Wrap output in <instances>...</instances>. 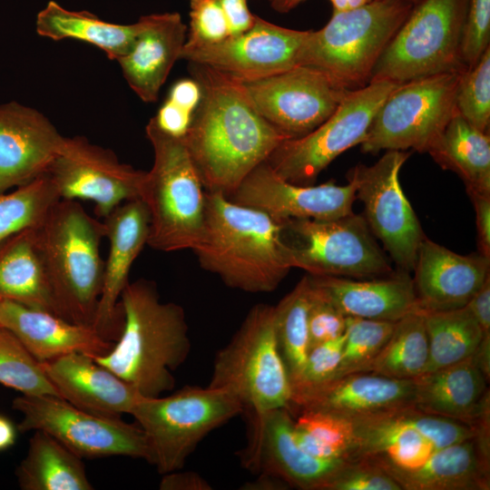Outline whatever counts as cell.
<instances>
[{"mask_svg":"<svg viewBox=\"0 0 490 490\" xmlns=\"http://www.w3.org/2000/svg\"><path fill=\"white\" fill-rule=\"evenodd\" d=\"M190 73L201 98L182 139L205 191L229 198L289 138L257 112L239 80L197 64Z\"/></svg>","mask_w":490,"mask_h":490,"instance_id":"obj_1","label":"cell"},{"mask_svg":"<svg viewBox=\"0 0 490 490\" xmlns=\"http://www.w3.org/2000/svg\"><path fill=\"white\" fill-rule=\"evenodd\" d=\"M120 302L124 314L122 333L113 348L93 359L133 387L143 397H160L173 389L172 372L191 351L183 309L162 302L156 285L146 279L129 282Z\"/></svg>","mask_w":490,"mask_h":490,"instance_id":"obj_2","label":"cell"},{"mask_svg":"<svg viewBox=\"0 0 490 490\" xmlns=\"http://www.w3.org/2000/svg\"><path fill=\"white\" fill-rule=\"evenodd\" d=\"M192 251L202 269L250 293L275 290L291 270L282 223L218 192L206 191L203 230Z\"/></svg>","mask_w":490,"mask_h":490,"instance_id":"obj_3","label":"cell"},{"mask_svg":"<svg viewBox=\"0 0 490 490\" xmlns=\"http://www.w3.org/2000/svg\"><path fill=\"white\" fill-rule=\"evenodd\" d=\"M34 230L58 316L93 327L103 288V221L77 201L60 199Z\"/></svg>","mask_w":490,"mask_h":490,"instance_id":"obj_4","label":"cell"},{"mask_svg":"<svg viewBox=\"0 0 490 490\" xmlns=\"http://www.w3.org/2000/svg\"><path fill=\"white\" fill-rule=\"evenodd\" d=\"M145 132L153 150L139 196L149 214L147 245L164 252L192 250L203 230L206 191L182 137L163 132L154 117Z\"/></svg>","mask_w":490,"mask_h":490,"instance_id":"obj_5","label":"cell"},{"mask_svg":"<svg viewBox=\"0 0 490 490\" xmlns=\"http://www.w3.org/2000/svg\"><path fill=\"white\" fill-rule=\"evenodd\" d=\"M405 0H374L333 13L318 31H309L300 65L315 67L348 90L368 84L372 71L414 7Z\"/></svg>","mask_w":490,"mask_h":490,"instance_id":"obj_6","label":"cell"},{"mask_svg":"<svg viewBox=\"0 0 490 490\" xmlns=\"http://www.w3.org/2000/svg\"><path fill=\"white\" fill-rule=\"evenodd\" d=\"M208 387L229 392L244 411L288 408L292 388L278 348L274 306L260 303L250 309L231 340L217 352Z\"/></svg>","mask_w":490,"mask_h":490,"instance_id":"obj_7","label":"cell"},{"mask_svg":"<svg viewBox=\"0 0 490 490\" xmlns=\"http://www.w3.org/2000/svg\"><path fill=\"white\" fill-rule=\"evenodd\" d=\"M243 411L223 389L186 386L166 397L141 396L130 415L147 437L151 465L164 475L181 470L209 433Z\"/></svg>","mask_w":490,"mask_h":490,"instance_id":"obj_8","label":"cell"},{"mask_svg":"<svg viewBox=\"0 0 490 490\" xmlns=\"http://www.w3.org/2000/svg\"><path fill=\"white\" fill-rule=\"evenodd\" d=\"M467 5L468 0H422L415 5L379 56L370 81L402 83L465 72L461 42Z\"/></svg>","mask_w":490,"mask_h":490,"instance_id":"obj_9","label":"cell"},{"mask_svg":"<svg viewBox=\"0 0 490 490\" xmlns=\"http://www.w3.org/2000/svg\"><path fill=\"white\" fill-rule=\"evenodd\" d=\"M289 263L313 276L374 279L393 274L365 218L353 212L333 220L282 222Z\"/></svg>","mask_w":490,"mask_h":490,"instance_id":"obj_10","label":"cell"},{"mask_svg":"<svg viewBox=\"0 0 490 490\" xmlns=\"http://www.w3.org/2000/svg\"><path fill=\"white\" fill-rule=\"evenodd\" d=\"M461 74H436L397 84L376 113L361 151L427 152L456 113Z\"/></svg>","mask_w":490,"mask_h":490,"instance_id":"obj_11","label":"cell"},{"mask_svg":"<svg viewBox=\"0 0 490 490\" xmlns=\"http://www.w3.org/2000/svg\"><path fill=\"white\" fill-rule=\"evenodd\" d=\"M397 84L375 80L349 90L325 122L304 136L283 141L266 162L282 179L311 185L338 155L362 143L376 113Z\"/></svg>","mask_w":490,"mask_h":490,"instance_id":"obj_12","label":"cell"},{"mask_svg":"<svg viewBox=\"0 0 490 490\" xmlns=\"http://www.w3.org/2000/svg\"><path fill=\"white\" fill-rule=\"evenodd\" d=\"M12 407L23 416L20 432L43 430L82 458L121 456L151 464L148 440L138 424L93 415L51 395H22Z\"/></svg>","mask_w":490,"mask_h":490,"instance_id":"obj_13","label":"cell"},{"mask_svg":"<svg viewBox=\"0 0 490 490\" xmlns=\"http://www.w3.org/2000/svg\"><path fill=\"white\" fill-rule=\"evenodd\" d=\"M410 155L407 151H386L374 164H358L348 173L365 209V220L383 244L398 270L413 271L417 250L426 235L406 197L399 172Z\"/></svg>","mask_w":490,"mask_h":490,"instance_id":"obj_14","label":"cell"},{"mask_svg":"<svg viewBox=\"0 0 490 490\" xmlns=\"http://www.w3.org/2000/svg\"><path fill=\"white\" fill-rule=\"evenodd\" d=\"M240 82L257 112L289 139L304 136L319 126L349 91L309 65Z\"/></svg>","mask_w":490,"mask_h":490,"instance_id":"obj_15","label":"cell"},{"mask_svg":"<svg viewBox=\"0 0 490 490\" xmlns=\"http://www.w3.org/2000/svg\"><path fill=\"white\" fill-rule=\"evenodd\" d=\"M46 173L61 199L88 200L97 217L139 199L145 172L121 162L114 152L83 136L64 137Z\"/></svg>","mask_w":490,"mask_h":490,"instance_id":"obj_16","label":"cell"},{"mask_svg":"<svg viewBox=\"0 0 490 490\" xmlns=\"http://www.w3.org/2000/svg\"><path fill=\"white\" fill-rule=\"evenodd\" d=\"M247 446L238 452L241 466L256 474H270L289 487L324 490L351 459L325 460L305 453L294 436V417L286 407L256 413L244 411Z\"/></svg>","mask_w":490,"mask_h":490,"instance_id":"obj_17","label":"cell"},{"mask_svg":"<svg viewBox=\"0 0 490 490\" xmlns=\"http://www.w3.org/2000/svg\"><path fill=\"white\" fill-rule=\"evenodd\" d=\"M308 34L256 15L253 25L242 34L212 44H184L180 59L211 67L239 81H252L300 65Z\"/></svg>","mask_w":490,"mask_h":490,"instance_id":"obj_18","label":"cell"},{"mask_svg":"<svg viewBox=\"0 0 490 490\" xmlns=\"http://www.w3.org/2000/svg\"><path fill=\"white\" fill-rule=\"evenodd\" d=\"M228 199L282 223L291 219L333 220L350 214L356 190L351 181L338 185L329 181L317 186L291 183L264 162L244 178Z\"/></svg>","mask_w":490,"mask_h":490,"instance_id":"obj_19","label":"cell"},{"mask_svg":"<svg viewBox=\"0 0 490 490\" xmlns=\"http://www.w3.org/2000/svg\"><path fill=\"white\" fill-rule=\"evenodd\" d=\"M414 379L355 372L293 391L287 409L292 416L318 410L353 421L414 406Z\"/></svg>","mask_w":490,"mask_h":490,"instance_id":"obj_20","label":"cell"},{"mask_svg":"<svg viewBox=\"0 0 490 490\" xmlns=\"http://www.w3.org/2000/svg\"><path fill=\"white\" fill-rule=\"evenodd\" d=\"M109 252L104 261L103 288L93 328L104 339L115 342L124 322L120 302L132 263L147 245L149 214L140 199L127 201L103 220Z\"/></svg>","mask_w":490,"mask_h":490,"instance_id":"obj_21","label":"cell"},{"mask_svg":"<svg viewBox=\"0 0 490 490\" xmlns=\"http://www.w3.org/2000/svg\"><path fill=\"white\" fill-rule=\"evenodd\" d=\"M64 137L39 111L17 102L0 104V193L45 173Z\"/></svg>","mask_w":490,"mask_h":490,"instance_id":"obj_22","label":"cell"},{"mask_svg":"<svg viewBox=\"0 0 490 490\" xmlns=\"http://www.w3.org/2000/svg\"><path fill=\"white\" fill-rule=\"evenodd\" d=\"M413 283L424 311L464 308L490 276V259L457 254L425 237L417 250Z\"/></svg>","mask_w":490,"mask_h":490,"instance_id":"obj_23","label":"cell"},{"mask_svg":"<svg viewBox=\"0 0 490 490\" xmlns=\"http://www.w3.org/2000/svg\"><path fill=\"white\" fill-rule=\"evenodd\" d=\"M40 364L63 399L93 415L107 417L130 415L142 396L85 354L70 353Z\"/></svg>","mask_w":490,"mask_h":490,"instance_id":"obj_24","label":"cell"},{"mask_svg":"<svg viewBox=\"0 0 490 490\" xmlns=\"http://www.w3.org/2000/svg\"><path fill=\"white\" fill-rule=\"evenodd\" d=\"M137 23L132 46L117 62L132 90L142 101L153 103L180 59L187 26L177 12L144 15Z\"/></svg>","mask_w":490,"mask_h":490,"instance_id":"obj_25","label":"cell"},{"mask_svg":"<svg viewBox=\"0 0 490 490\" xmlns=\"http://www.w3.org/2000/svg\"><path fill=\"white\" fill-rule=\"evenodd\" d=\"M0 328L11 331L39 362L70 353L100 357L114 344L101 337L93 327L74 324L11 300H0Z\"/></svg>","mask_w":490,"mask_h":490,"instance_id":"obj_26","label":"cell"},{"mask_svg":"<svg viewBox=\"0 0 490 490\" xmlns=\"http://www.w3.org/2000/svg\"><path fill=\"white\" fill-rule=\"evenodd\" d=\"M309 276L346 317L397 322L408 314L424 311L413 279L406 271L367 280Z\"/></svg>","mask_w":490,"mask_h":490,"instance_id":"obj_27","label":"cell"},{"mask_svg":"<svg viewBox=\"0 0 490 490\" xmlns=\"http://www.w3.org/2000/svg\"><path fill=\"white\" fill-rule=\"evenodd\" d=\"M414 407L474 426L490 411L488 380L473 356L414 378Z\"/></svg>","mask_w":490,"mask_h":490,"instance_id":"obj_28","label":"cell"},{"mask_svg":"<svg viewBox=\"0 0 490 490\" xmlns=\"http://www.w3.org/2000/svg\"><path fill=\"white\" fill-rule=\"evenodd\" d=\"M388 474L402 490H488L490 463L474 437L436 449L415 469L398 468L377 455L366 456Z\"/></svg>","mask_w":490,"mask_h":490,"instance_id":"obj_29","label":"cell"},{"mask_svg":"<svg viewBox=\"0 0 490 490\" xmlns=\"http://www.w3.org/2000/svg\"><path fill=\"white\" fill-rule=\"evenodd\" d=\"M0 300L58 316L34 228L21 230L0 243Z\"/></svg>","mask_w":490,"mask_h":490,"instance_id":"obj_30","label":"cell"},{"mask_svg":"<svg viewBox=\"0 0 490 490\" xmlns=\"http://www.w3.org/2000/svg\"><path fill=\"white\" fill-rule=\"evenodd\" d=\"M82 457L43 430H34L15 470L23 490H92Z\"/></svg>","mask_w":490,"mask_h":490,"instance_id":"obj_31","label":"cell"},{"mask_svg":"<svg viewBox=\"0 0 490 490\" xmlns=\"http://www.w3.org/2000/svg\"><path fill=\"white\" fill-rule=\"evenodd\" d=\"M427 153L445 170L456 172L467 192L490 194V136L457 112Z\"/></svg>","mask_w":490,"mask_h":490,"instance_id":"obj_32","label":"cell"},{"mask_svg":"<svg viewBox=\"0 0 490 490\" xmlns=\"http://www.w3.org/2000/svg\"><path fill=\"white\" fill-rule=\"evenodd\" d=\"M39 35L59 41L66 38L83 41L103 50L117 61L132 46L138 23L119 24L102 20L87 11H72L49 1L36 16Z\"/></svg>","mask_w":490,"mask_h":490,"instance_id":"obj_33","label":"cell"},{"mask_svg":"<svg viewBox=\"0 0 490 490\" xmlns=\"http://www.w3.org/2000/svg\"><path fill=\"white\" fill-rule=\"evenodd\" d=\"M429 359L424 311L397 320L388 340L358 372L397 379H414L425 373Z\"/></svg>","mask_w":490,"mask_h":490,"instance_id":"obj_34","label":"cell"},{"mask_svg":"<svg viewBox=\"0 0 490 490\" xmlns=\"http://www.w3.org/2000/svg\"><path fill=\"white\" fill-rule=\"evenodd\" d=\"M424 316L429 348L425 373L456 364L475 354L483 333L466 306L451 310L424 311Z\"/></svg>","mask_w":490,"mask_h":490,"instance_id":"obj_35","label":"cell"},{"mask_svg":"<svg viewBox=\"0 0 490 490\" xmlns=\"http://www.w3.org/2000/svg\"><path fill=\"white\" fill-rule=\"evenodd\" d=\"M309 275H305L293 289L274 306L278 348L290 383L300 374L309 350Z\"/></svg>","mask_w":490,"mask_h":490,"instance_id":"obj_36","label":"cell"},{"mask_svg":"<svg viewBox=\"0 0 490 490\" xmlns=\"http://www.w3.org/2000/svg\"><path fill=\"white\" fill-rule=\"evenodd\" d=\"M60 199L46 172L11 192L0 193V243L37 227Z\"/></svg>","mask_w":490,"mask_h":490,"instance_id":"obj_37","label":"cell"},{"mask_svg":"<svg viewBox=\"0 0 490 490\" xmlns=\"http://www.w3.org/2000/svg\"><path fill=\"white\" fill-rule=\"evenodd\" d=\"M0 383L23 395L61 397L40 362L11 331L4 328H0Z\"/></svg>","mask_w":490,"mask_h":490,"instance_id":"obj_38","label":"cell"},{"mask_svg":"<svg viewBox=\"0 0 490 490\" xmlns=\"http://www.w3.org/2000/svg\"><path fill=\"white\" fill-rule=\"evenodd\" d=\"M396 322L347 317L339 367L333 378L358 372L381 350Z\"/></svg>","mask_w":490,"mask_h":490,"instance_id":"obj_39","label":"cell"},{"mask_svg":"<svg viewBox=\"0 0 490 490\" xmlns=\"http://www.w3.org/2000/svg\"><path fill=\"white\" fill-rule=\"evenodd\" d=\"M456 109L466 122L484 132L490 124V47L460 75Z\"/></svg>","mask_w":490,"mask_h":490,"instance_id":"obj_40","label":"cell"},{"mask_svg":"<svg viewBox=\"0 0 490 490\" xmlns=\"http://www.w3.org/2000/svg\"><path fill=\"white\" fill-rule=\"evenodd\" d=\"M394 419L395 425L385 439L383 450L375 455L398 468L415 469L421 466L436 447L405 416L397 414Z\"/></svg>","mask_w":490,"mask_h":490,"instance_id":"obj_41","label":"cell"},{"mask_svg":"<svg viewBox=\"0 0 490 490\" xmlns=\"http://www.w3.org/2000/svg\"><path fill=\"white\" fill-rule=\"evenodd\" d=\"M190 29L184 44H212L230 36L227 18L218 0H190Z\"/></svg>","mask_w":490,"mask_h":490,"instance_id":"obj_42","label":"cell"},{"mask_svg":"<svg viewBox=\"0 0 490 490\" xmlns=\"http://www.w3.org/2000/svg\"><path fill=\"white\" fill-rule=\"evenodd\" d=\"M295 426L318 440L345 450L350 459L355 435L350 420L330 413L304 410L294 416Z\"/></svg>","mask_w":490,"mask_h":490,"instance_id":"obj_43","label":"cell"},{"mask_svg":"<svg viewBox=\"0 0 490 490\" xmlns=\"http://www.w3.org/2000/svg\"><path fill=\"white\" fill-rule=\"evenodd\" d=\"M309 283L308 323L309 349H311L319 344L342 336L346 330L347 317L318 287L312 283L310 279Z\"/></svg>","mask_w":490,"mask_h":490,"instance_id":"obj_44","label":"cell"},{"mask_svg":"<svg viewBox=\"0 0 490 490\" xmlns=\"http://www.w3.org/2000/svg\"><path fill=\"white\" fill-rule=\"evenodd\" d=\"M324 490H402L380 466L368 457L350 460Z\"/></svg>","mask_w":490,"mask_h":490,"instance_id":"obj_45","label":"cell"},{"mask_svg":"<svg viewBox=\"0 0 490 490\" xmlns=\"http://www.w3.org/2000/svg\"><path fill=\"white\" fill-rule=\"evenodd\" d=\"M345 333L309 349L300 374L291 382L292 392L332 379L341 361Z\"/></svg>","mask_w":490,"mask_h":490,"instance_id":"obj_46","label":"cell"},{"mask_svg":"<svg viewBox=\"0 0 490 490\" xmlns=\"http://www.w3.org/2000/svg\"><path fill=\"white\" fill-rule=\"evenodd\" d=\"M490 0H468L461 53L466 68L473 66L490 47Z\"/></svg>","mask_w":490,"mask_h":490,"instance_id":"obj_47","label":"cell"},{"mask_svg":"<svg viewBox=\"0 0 490 490\" xmlns=\"http://www.w3.org/2000/svg\"><path fill=\"white\" fill-rule=\"evenodd\" d=\"M192 116V113L167 99L159 109L154 119L163 132L181 138L186 134L191 123Z\"/></svg>","mask_w":490,"mask_h":490,"instance_id":"obj_48","label":"cell"},{"mask_svg":"<svg viewBox=\"0 0 490 490\" xmlns=\"http://www.w3.org/2000/svg\"><path fill=\"white\" fill-rule=\"evenodd\" d=\"M467 193L475 211L478 252L490 259V194Z\"/></svg>","mask_w":490,"mask_h":490,"instance_id":"obj_49","label":"cell"},{"mask_svg":"<svg viewBox=\"0 0 490 490\" xmlns=\"http://www.w3.org/2000/svg\"><path fill=\"white\" fill-rule=\"evenodd\" d=\"M227 18L230 36L248 31L254 23L255 15L250 13L248 0H218Z\"/></svg>","mask_w":490,"mask_h":490,"instance_id":"obj_50","label":"cell"},{"mask_svg":"<svg viewBox=\"0 0 490 490\" xmlns=\"http://www.w3.org/2000/svg\"><path fill=\"white\" fill-rule=\"evenodd\" d=\"M295 426V424H294ZM294 436L299 446L308 455L325 460L348 458V453L337 446L326 444L309 433L295 426Z\"/></svg>","mask_w":490,"mask_h":490,"instance_id":"obj_51","label":"cell"},{"mask_svg":"<svg viewBox=\"0 0 490 490\" xmlns=\"http://www.w3.org/2000/svg\"><path fill=\"white\" fill-rule=\"evenodd\" d=\"M466 307L481 328L483 338H490V276Z\"/></svg>","mask_w":490,"mask_h":490,"instance_id":"obj_52","label":"cell"},{"mask_svg":"<svg viewBox=\"0 0 490 490\" xmlns=\"http://www.w3.org/2000/svg\"><path fill=\"white\" fill-rule=\"evenodd\" d=\"M159 488L161 490H211V485L196 472L179 470L164 474Z\"/></svg>","mask_w":490,"mask_h":490,"instance_id":"obj_53","label":"cell"},{"mask_svg":"<svg viewBox=\"0 0 490 490\" xmlns=\"http://www.w3.org/2000/svg\"><path fill=\"white\" fill-rule=\"evenodd\" d=\"M201 98V90L199 83L194 79H184L172 87L168 100L193 113Z\"/></svg>","mask_w":490,"mask_h":490,"instance_id":"obj_54","label":"cell"},{"mask_svg":"<svg viewBox=\"0 0 490 490\" xmlns=\"http://www.w3.org/2000/svg\"><path fill=\"white\" fill-rule=\"evenodd\" d=\"M259 476L252 482H247L240 487L245 490H284L289 485L281 478L270 474H258Z\"/></svg>","mask_w":490,"mask_h":490,"instance_id":"obj_55","label":"cell"},{"mask_svg":"<svg viewBox=\"0 0 490 490\" xmlns=\"http://www.w3.org/2000/svg\"><path fill=\"white\" fill-rule=\"evenodd\" d=\"M16 431L13 423L0 415V451L12 446L15 441Z\"/></svg>","mask_w":490,"mask_h":490,"instance_id":"obj_56","label":"cell"},{"mask_svg":"<svg viewBox=\"0 0 490 490\" xmlns=\"http://www.w3.org/2000/svg\"><path fill=\"white\" fill-rule=\"evenodd\" d=\"M333 13L349 11L366 5L374 0H328Z\"/></svg>","mask_w":490,"mask_h":490,"instance_id":"obj_57","label":"cell"},{"mask_svg":"<svg viewBox=\"0 0 490 490\" xmlns=\"http://www.w3.org/2000/svg\"><path fill=\"white\" fill-rule=\"evenodd\" d=\"M306 0H268L270 6L279 13H288Z\"/></svg>","mask_w":490,"mask_h":490,"instance_id":"obj_58","label":"cell"},{"mask_svg":"<svg viewBox=\"0 0 490 490\" xmlns=\"http://www.w3.org/2000/svg\"><path fill=\"white\" fill-rule=\"evenodd\" d=\"M405 1H408L410 3H413L414 5H416L418 4L419 2H421L422 0H405Z\"/></svg>","mask_w":490,"mask_h":490,"instance_id":"obj_59","label":"cell"}]
</instances>
